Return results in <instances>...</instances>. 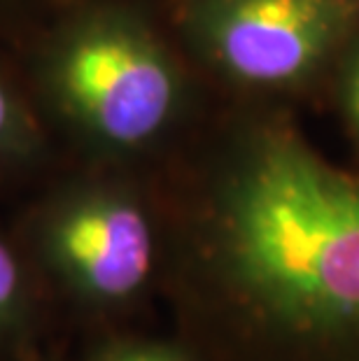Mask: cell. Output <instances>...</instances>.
Here are the masks:
<instances>
[{
    "instance_id": "obj_1",
    "label": "cell",
    "mask_w": 359,
    "mask_h": 361,
    "mask_svg": "<svg viewBox=\"0 0 359 361\" xmlns=\"http://www.w3.org/2000/svg\"><path fill=\"white\" fill-rule=\"evenodd\" d=\"M205 255L248 334L292 355H359V178L299 135H250L215 182Z\"/></svg>"
},
{
    "instance_id": "obj_2",
    "label": "cell",
    "mask_w": 359,
    "mask_h": 361,
    "mask_svg": "<svg viewBox=\"0 0 359 361\" xmlns=\"http://www.w3.org/2000/svg\"><path fill=\"white\" fill-rule=\"evenodd\" d=\"M51 110L91 147L128 157L178 117L185 84L159 33L124 5H78L44 42L37 66Z\"/></svg>"
},
{
    "instance_id": "obj_3",
    "label": "cell",
    "mask_w": 359,
    "mask_h": 361,
    "mask_svg": "<svg viewBox=\"0 0 359 361\" xmlns=\"http://www.w3.org/2000/svg\"><path fill=\"white\" fill-rule=\"evenodd\" d=\"M28 247L44 278L78 308L128 310L157 268V228L147 203L126 182H73L35 210Z\"/></svg>"
},
{
    "instance_id": "obj_4",
    "label": "cell",
    "mask_w": 359,
    "mask_h": 361,
    "mask_svg": "<svg viewBox=\"0 0 359 361\" xmlns=\"http://www.w3.org/2000/svg\"><path fill=\"white\" fill-rule=\"evenodd\" d=\"M359 26V0H192L187 33L224 78L255 89L308 80Z\"/></svg>"
},
{
    "instance_id": "obj_5",
    "label": "cell",
    "mask_w": 359,
    "mask_h": 361,
    "mask_svg": "<svg viewBox=\"0 0 359 361\" xmlns=\"http://www.w3.org/2000/svg\"><path fill=\"white\" fill-rule=\"evenodd\" d=\"M40 334V303L28 261L0 235V355L24 359L35 355Z\"/></svg>"
},
{
    "instance_id": "obj_6",
    "label": "cell",
    "mask_w": 359,
    "mask_h": 361,
    "mask_svg": "<svg viewBox=\"0 0 359 361\" xmlns=\"http://www.w3.org/2000/svg\"><path fill=\"white\" fill-rule=\"evenodd\" d=\"M40 147V130L24 96L0 73V166L19 164Z\"/></svg>"
},
{
    "instance_id": "obj_7",
    "label": "cell",
    "mask_w": 359,
    "mask_h": 361,
    "mask_svg": "<svg viewBox=\"0 0 359 361\" xmlns=\"http://www.w3.org/2000/svg\"><path fill=\"white\" fill-rule=\"evenodd\" d=\"M84 361H201L187 345L147 336H110L96 343Z\"/></svg>"
},
{
    "instance_id": "obj_8",
    "label": "cell",
    "mask_w": 359,
    "mask_h": 361,
    "mask_svg": "<svg viewBox=\"0 0 359 361\" xmlns=\"http://www.w3.org/2000/svg\"><path fill=\"white\" fill-rule=\"evenodd\" d=\"M73 5L75 0H0V30L21 28L37 17L73 10Z\"/></svg>"
},
{
    "instance_id": "obj_9",
    "label": "cell",
    "mask_w": 359,
    "mask_h": 361,
    "mask_svg": "<svg viewBox=\"0 0 359 361\" xmlns=\"http://www.w3.org/2000/svg\"><path fill=\"white\" fill-rule=\"evenodd\" d=\"M339 91H341V107L348 119V126L353 128V133L359 140V42L350 47L346 56Z\"/></svg>"
},
{
    "instance_id": "obj_10",
    "label": "cell",
    "mask_w": 359,
    "mask_h": 361,
    "mask_svg": "<svg viewBox=\"0 0 359 361\" xmlns=\"http://www.w3.org/2000/svg\"><path fill=\"white\" fill-rule=\"evenodd\" d=\"M17 361H54V359H44V357L30 355V357H24V359H17Z\"/></svg>"
}]
</instances>
